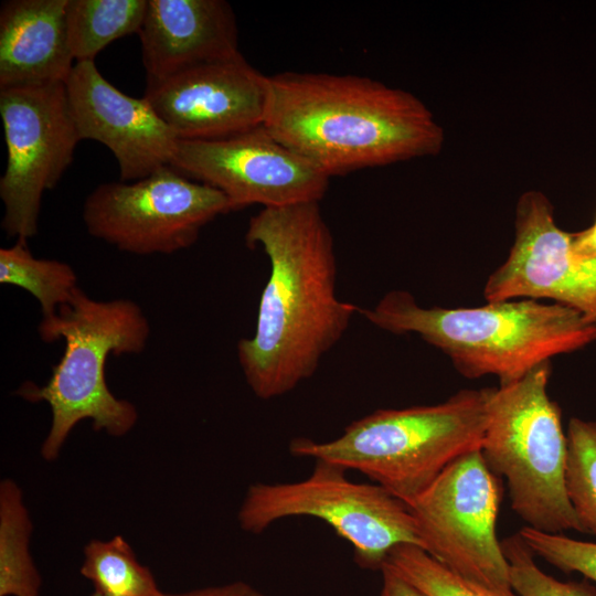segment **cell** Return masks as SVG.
I'll return each mask as SVG.
<instances>
[{"label":"cell","mask_w":596,"mask_h":596,"mask_svg":"<svg viewBox=\"0 0 596 596\" xmlns=\"http://www.w3.org/2000/svg\"><path fill=\"white\" fill-rule=\"evenodd\" d=\"M566 437L567 497L582 533L596 538V421L571 418Z\"/></svg>","instance_id":"44dd1931"},{"label":"cell","mask_w":596,"mask_h":596,"mask_svg":"<svg viewBox=\"0 0 596 596\" xmlns=\"http://www.w3.org/2000/svg\"><path fill=\"white\" fill-rule=\"evenodd\" d=\"M382 587L379 596H427L387 566L380 571Z\"/></svg>","instance_id":"484cf974"},{"label":"cell","mask_w":596,"mask_h":596,"mask_svg":"<svg viewBox=\"0 0 596 596\" xmlns=\"http://www.w3.org/2000/svg\"><path fill=\"white\" fill-rule=\"evenodd\" d=\"M231 211L222 192L166 166L137 181L99 184L84 202L83 221L93 237L121 252L173 254Z\"/></svg>","instance_id":"ba28073f"},{"label":"cell","mask_w":596,"mask_h":596,"mask_svg":"<svg viewBox=\"0 0 596 596\" xmlns=\"http://www.w3.org/2000/svg\"><path fill=\"white\" fill-rule=\"evenodd\" d=\"M32 522L12 479L0 483V596H39L41 576L29 552Z\"/></svg>","instance_id":"ac0fdd59"},{"label":"cell","mask_w":596,"mask_h":596,"mask_svg":"<svg viewBox=\"0 0 596 596\" xmlns=\"http://www.w3.org/2000/svg\"><path fill=\"white\" fill-rule=\"evenodd\" d=\"M81 574L106 596L164 595L150 570L138 562L120 535L109 541H89L84 547Z\"/></svg>","instance_id":"ffe728a7"},{"label":"cell","mask_w":596,"mask_h":596,"mask_svg":"<svg viewBox=\"0 0 596 596\" xmlns=\"http://www.w3.org/2000/svg\"><path fill=\"white\" fill-rule=\"evenodd\" d=\"M148 0H67L66 25L76 62L94 61L111 42L138 33Z\"/></svg>","instance_id":"e0dca14e"},{"label":"cell","mask_w":596,"mask_h":596,"mask_svg":"<svg viewBox=\"0 0 596 596\" xmlns=\"http://www.w3.org/2000/svg\"><path fill=\"white\" fill-rule=\"evenodd\" d=\"M0 115L7 148L1 227L26 241L38 233L43 193L58 183L81 137L63 82L0 88Z\"/></svg>","instance_id":"30bf717a"},{"label":"cell","mask_w":596,"mask_h":596,"mask_svg":"<svg viewBox=\"0 0 596 596\" xmlns=\"http://www.w3.org/2000/svg\"><path fill=\"white\" fill-rule=\"evenodd\" d=\"M535 556L566 572L579 573L596 583V543L574 540L523 526L518 532Z\"/></svg>","instance_id":"cb8c5ba5"},{"label":"cell","mask_w":596,"mask_h":596,"mask_svg":"<svg viewBox=\"0 0 596 596\" xmlns=\"http://www.w3.org/2000/svg\"><path fill=\"white\" fill-rule=\"evenodd\" d=\"M91 596H106L104 595L103 593H100L99 590H96L91 595Z\"/></svg>","instance_id":"83f0119b"},{"label":"cell","mask_w":596,"mask_h":596,"mask_svg":"<svg viewBox=\"0 0 596 596\" xmlns=\"http://www.w3.org/2000/svg\"><path fill=\"white\" fill-rule=\"evenodd\" d=\"M163 596H265L262 592L245 582H233L222 586L206 587L181 594Z\"/></svg>","instance_id":"d4e9b609"},{"label":"cell","mask_w":596,"mask_h":596,"mask_svg":"<svg viewBox=\"0 0 596 596\" xmlns=\"http://www.w3.org/2000/svg\"><path fill=\"white\" fill-rule=\"evenodd\" d=\"M268 75L242 54L147 82L143 98L179 140H216L263 125Z\"/></svg>","instance_id":"4fadbf2b"},{"label":"cell","mask_w":596,"mask_h":596,"mask_svg":"<svg viewBox=\"0 0 596 596\" xmlns=\"http://www.w3.org/2000/svg\"><path fill=\"white\" fill-rule=\"evenodd\" d=\"M489 392L461 390L434 405L377 409L332 440L295 438L289 451L360 471L408 505L453 461L480 449Z\"/></svg>","instance_id":"5b68a950"},{"label":"cell","mask_w":596,"mask_h":596,"mask_svg":"<svg viewBox=\"0 0 596 596\" xmlns=\"http://www.w3.org/2000/svg\"><path fill=\"white\" fill-rule=\"evenodd\" d=\"M572 244L578 254L596 258V220L586 230L572 233Z\"/></svg>","instance_id":"4316f807"},{"label":"cell","mask_w":596,"mask_h":596,"mask_svg":"<svg viewBox=\"0 0 596 596\" xmlns=\"http://www.w3.org/2000/svg\"><path fill=\"white\" fill-rule=\"evenodd\" d=\"M502 494L480 449L453 461L408 504L423 550L468 579L511 590L509 564L496 532Z\"/></svg>","instance_id":"9c48e42d"},{"label":"cell","mask_w":596,"mask_h":596,"mask_svg":"<svg viewBox=\"0 0 596 596\" xmlns=\"http://www.w3.org/2000/svg\"><path fill=\"white\" fill-rule=\"evenodd\" d=\"M67 0H10L0 10V88L63 82L74 67Z\"/></svg>","instance_id":"2e32d148"},{"label":"cell","mask_w":596,"mask_h":596,"mask_svg":"<svg viewBox=\"0 0 596 596\" xmlns=\"http://www.w3.org/2000/svg\"><path fill=\"white\" fill-rule=\"evenodd\" d=\"M65 88L81 140L98 141L113 152L120 181H137L170 166L179 139L143 97L117 89L94 61L76 62Z\"/></svg>","instance_id":"5bb4252c"},{"label":"cell","mask_w":596,"mask_h":596,"mask_svg":"<svg viewBox=\"0 0 596 596\" xmlns=\"http://www.w3.org/2000/svg\"><path fill=\"white\" fill-rule=\"evenodd\" d=\"M76 272L57 259L36 258L26 241L0 248V283L30 292L40 304L42 319L53 317L78 288Z\"/></svg>","instance_id":"d6986e66"},{"label":"cell","mask_w":596,"mask_h":596,"mask_svg":"<svg viewBox=\"0 0 596 596\" xmlns=\"http://www.w3.org/2000/svg\"><path fill=\"white\" fill-rule=\"evenodd\" d=\"M347 471L336 464L315 460L304 480L251 485L238 510L241 529L259 534L286 518H316L351 544L359 567L371 571H381L390 552L400 544L423 549L408 505L376 483L351 481Z\"/></svg>","instance_id":"52a82bcc"},{"label":"cell","mask_w":596,"mask_h":596,"mask_svg":"<svg viewBox=\"0 0 596 596\" xmlns=\"http://www.w3.org/2000/svg\"><path fill=\"white\" fill-rule=\"evenodd\" d=\"M137 34L146 82L241 54L235 14L223 0H148Z\"/></svg>","instance_id":"9a60e30c"},{"label":"cell","mask_w":596,"mask_h":596,"mask_svg":"<svg viewBox=\"0 0 596 596\" xmlns=\"http://www.w3.org/2000/svg\"><path fill=\"white\" fill-rule=\"evenodd\" d=\"M483 296L488 302L551 299L596 326V258L575 252L572 233L557 226L542 192L526 191L519 199L513 245L488 277Z\"/></svg>","instance_id":"7c38bea8"},{"label":"cell","mask_w":596,"mask_h":596,"mask_svg":"<svg viewBox=\"0 0 596 596\" xmlns=\"http://www.w3.org/2000/svg\"><path fill=\"white\" fill-rule=\"evenodd\" d=\"M268 257L254 336L237 343V358L260 400L283 396L317 371L343 337L359 307L337 296L332 233L319 202L263 207L245 235Z\"/></svg>","instance_id":"6da1fadb"},{"label":"cell","mask_w":596,"mask_h":596,"mask_svg":"<svg viewBox=\"0 0 596 596\" xmlns=\"http://www.w3.org/2000/svg\"><path fill=\"white\" fill-rule=\"evenodd\" d=\"M42 341L63 340L64 353L43 386L23 383L17 395L30 402H46L52 423L41 446V456L52 461L60 455L72 429L91 419L96 432L120 437L138 421L136 406L116 397L107 386L108 355L137 354L145 350L150 324L132 300H96L79 287L56 313L38 327Z\"/></svg>","instance_id":"277c9868"},{"label":"cell","mask_w":596,"mask_h":596,"mask_svg":"<svg viewBox=\"0 0 596 596\" xmlns=\"http://www.w3.org/2000/svg\"><path fill=\"white\" fill-rule=\"evenodd\" d=\"M383 566L427 596H520L513 589L499 590L468 579L414 544L395 546Z\"/></svg>","instance_id":"7402d4cb"},{"label":"cell","mask_w":596,"mask_h":596,"mask_svg":"<svg viewBox=\"0 0 596 596\" xmlns=\"http://www.w3.org/2000/svg\"><path fill=\"white\" fill-rule=\"evenodd\" d=\"M509 564L510 584L520 596H596V587L584 581H560L544 571L536 562L532 550L517 533L501 542Z\"/></svg>","instance_id":"603a6c76"},{"label":"cell","mask_w":596,"mask_h":596,"mask_svg":"<svg viewBox=\"0 0 596 596\" xmlns=\"http://www.w3.org/2000/svg\"><path fill=\"white\" fill-rule=\"evenodd\" d=\"M359 312L387 332L418 334L445 353L465 377L494 375L499 386L596 340V326L578 311L535 299L425 308L408 291L392 290L373 308L359 307Z\"/></svg>","instance_id":"3957f363"},{"label":"cell","mask_w":596,"mask_h":596,"mask_svg":"<svg viewBox=\"0 0 596 596\" xmlns=\"http://www.w3.org/2000/svg\"><path fill=\"white\" fill-rule=\"evenodd\" d=\"M172 168L222 192L232 211L320 202L330 178L264 125L216 140H178Z\"/></svg>","instance_id":"8fae6325"},{"label":"cell","mask_w":596,"mask_h":596,"mask_svg":"<svg viewBox=\"0 0 596 596\" xmlns=\"http://www.w3.org/2000/svg\"><path fill=\"white\" fill-rule=\"evenodd\" d=\"M550 375L551 362H544L511 384L490 387L480 451L505 479L510 505L526 526L582 532L566 492L567 437L547 393Z\"/></svg>","instance_id":"8992f818"},{"label":"cell","mask_w":596,"mask_h":596,"mask_svg":"<svg viewBox=\"0 0 596 596\" xmlns=\"http://www.w3.org/2000/svg\"><path fill=\"white\" fill-rule=\"evenodd\" d=\"M263 125L329 178L435 156L445 139L415 95L352 74L268 75Z\"/></svg>","instance_id":"7a4b0ae2"}]
</instances>
